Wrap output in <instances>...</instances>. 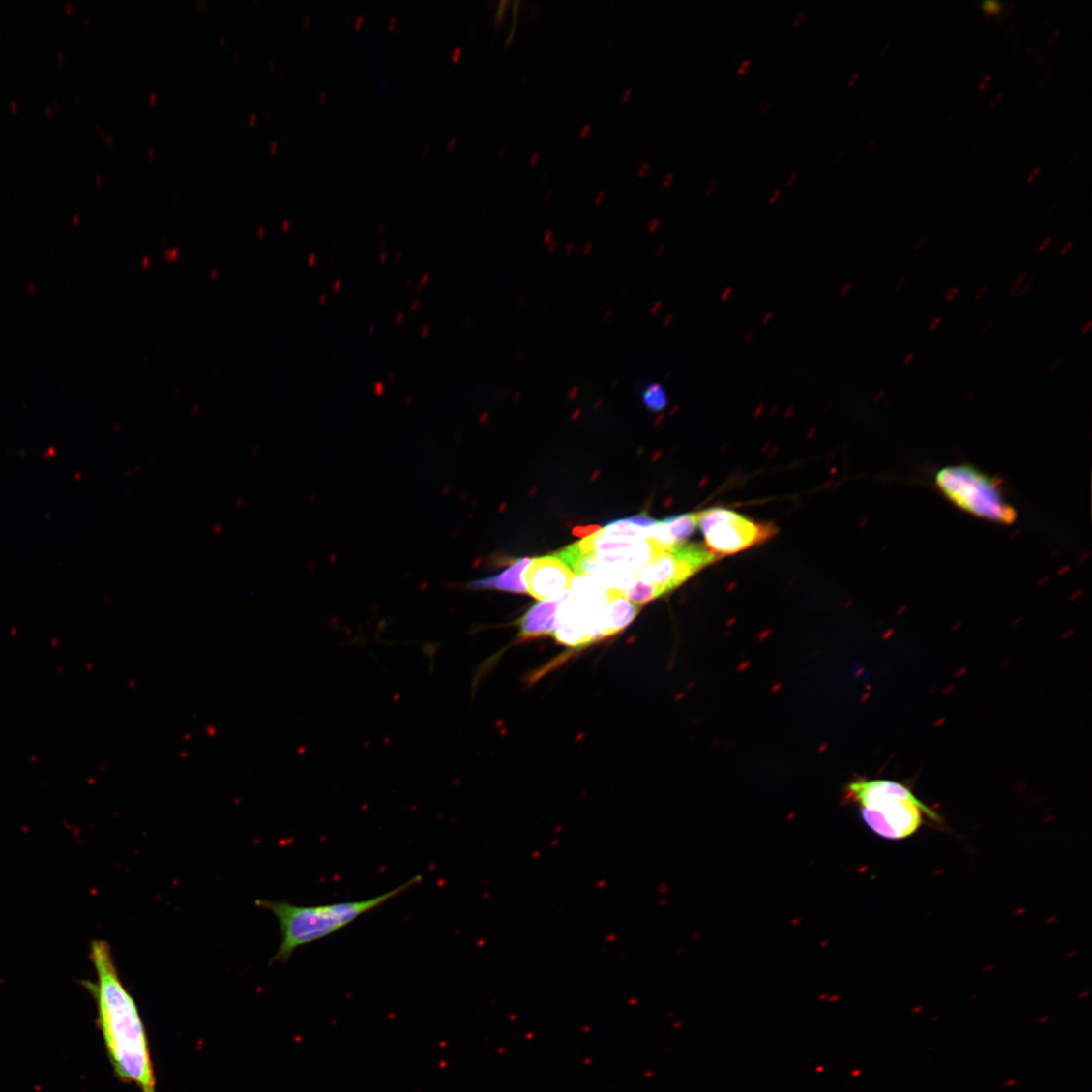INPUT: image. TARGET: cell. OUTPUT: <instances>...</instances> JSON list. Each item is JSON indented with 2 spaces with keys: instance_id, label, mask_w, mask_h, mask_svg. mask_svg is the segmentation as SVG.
<instances>
[{
  "instance_id": "6da1fadb",
  "label": "cell",
  "mask_w": 1092,
  "mask_h": 1092,
  "mask_svg": "<svg viewBox=\"0 0 1092 1092\" xmlns=\"http://www.w3.org/2000/svg\"><path fill=\"white\" fill-rule=\"evenodd\" d=\"M89 959L98 982L86 983V988L96 997L100 1028L116 1075L144 1092L155 1090L144 1024L136 1001L122 983L108 943L93 941Z\"/></svg>"
},
{
  "instance_id": "7a4b0ae2",
  "label": "cell",
  "mask_w": 1092,
  "mask_h": 1092,
  "mask_svg": "<svg viewBox=\"0 0 1092 1092\" xmlns=\"http://www.w3.org/2000/svg\"><path fill=\"white\" fill-rule=\"evenodd\" d=\"M421 881L422 877L416 876L389 893L360 901L302 906L284 901L257 900V906L270 910L280 923L281 942L272 963H286L298 948L330 937Z\"/></svg>"
},
{
  "instance_id": "3957f363",
  "label": "cell",
  "mask_w": 1092,
  "mask_h": 1092,
  "mask_svg": "<svg viewBox=\"0 0 1092 1092\" xmlns=\"http://www.w3.org/2000/svg\"><path fill=\"white\" fill-rule=\"evenodd\" d=\"M844 794L859 807L868 828L887 840L900 841L917 834L926 818L942 821L909 787L893 780L858 779Z\"/></svg>"
},
{
  "instance_id": "277c9868",
  "label": "cell",
  "mask_w": 1092,
  "mask_h": 1092,
  "mask_svg": "<svg viewBox=\"0 0 1092 1092\" xmlns=\"http://www.w3.org/2000/svg\"><path fill=\"white\" fill-rule=\"evenodd\" d=\"M939 492L966 514L1001 525H1012L1018 514L1002 482L970 464L944 467L934 477Z\"/></svg>"
},
{
  "instance_id": "5b68a950",
  "label": "cell",
  "mask_w": 1092,
  "mask_h": 1092,
  "mask_svg": "<svg viewBox=\"0 0 1092 1092\" xmlns=\"http://www.w3.org/2000/svg\"><path fill=\"white\" fill-rule=\"evenodd\" d=\"M697 518L706 547L721 557L763 544L777 533L772 524L756 523L723 508L699 512Z\"/></svg>"
},
{
  "instance_id": "8992f818",
  "label": "cell",
  "mask_w": 1092,
  "mask_h": 1092,
  "mask_svg": "<svg viewBox=\"0 0 1092 1092\" xmlns=\"http://www.w3.org/2000/svg\"><path fill=\"white\" fill-rule=\"evenodd\" d=\"M721 556L706 546L683 543L656 556L635 574L638 581L658 588L663 595L674 591Z\"/></svg>"
},
{
  "instance_id": "52a82bcc",
  "label": "cell",
  "mask_w": 1092,
  "mask_h": 1092,
  "mask_svg": "<svg viewBox=\"0 0 1092 1092\" xmlns=\"http://www.w3.org/2000/svg\"><path fill=\"white\" fill-rule=\"evenodd\" d=\"M578 546L585 552L593 553L602 566L626 573H635L666 550L653 540L612 537L601 529Z\"/></svg>"
},
{
  "instance_id": "ba28073f",
  "label": "cell",
  "mask_w": 1092,
  "mask_h": 1092,
  "mask_svg": "<svg viewBox=\"0 0 1092 1092\" xmlns=\"http://www.w3.org/2000/svg\"><path fill=\"white\" fill-rule=\"evenodd\" d=\"M574 574L556 556L531 560L523 573L527 593L541 601L563 596L571 588Z\"/></svg>"
},
{
  "instance_id": "9c48e42d",
  "label": "cell",
  "mask_w": 1092,
  "mask_h": 1092,
  "mask_svg": "<svg viewBox=\"0 0 1092 1092\" xmlns=\"http://www.w3.org/2000/svg\"><path fill=\"white\" fill-rule=\"evenodd\" d=\"M642 607L624 598L620 592L611 590V599L607 605L597 615L599 638L610 637L626 630Z\"/></svg>"
},
{
  "instance_id": "30bf717a",
  "label": "cell",
  "mask_w": 1092,
  "mask_h": 1092,
  "mask_svg": "<svg viewBox=\"0 0 1092 1092\" xmlns=\"http://www.w3.org/2000/svg\"><path fill=\"white\" fill-rule=\"evenodd\" d=\"M566 594L541 601L524 614L519 620L520 641L553 635L557 629V610Z\"/></svg>"
},
{
  "instance_id": "8fae6325",
  "label": "cell",
  "mask_w": 1092,
  "mask_h": 1092,
  "mask_svg": "<svg viewBox=\"0 0 1092 1092\" xmlns=\"http://www.w3.org/2000/svg\"><path fill=\"white\" fill-rule=\"evenodd\" d=\"M531 559L516 560L505 571L497 576L477 579L469 588L472 590H494L516 594H526L527 589L523 582V573L530 564Z\"/></svg>"
},
{
  "instance_id": "7c38bea8",
  "label": "cell",
  "mask_w": 1092,
  "mask_h": 1092,
  "mask_svg": "<svg viewBox=\"0 0 1092 1092\" xmlns=\"http://www.w3.org/2000/svg\"><path fill=\"white\" fill-rule=\"evenodd\" d=\"M672 546L686 543L698 527L697 514L682 515L661 521Z\"/></svg>"
},
{
  "instance_id": "4fadbf2b",
  "label": "cell",
  "mask_w": 1092,
  "mask_h": 1092,
  "mask_svg": "<svg viewBox=\"0 0 1092 1092\" xmlns=\"http://www.w3.org/2000/svg\"><path fill=\"white\" fill-rule=\"evenodd\" d=\"M621 594L624 598L633 602V604L641 606L664 596L658 588L642 583L638 581V579L630 589L623 591Z\"/></svg>"
},
{
  "instance_id": "5bb4252c",
  "label": "cell",
  "mask_w": 1092,
  "mask_h": 1092,
  "mask_svg": "<svg viewBox=\"0 0 1092 1092\" xmlns=\"http://www.w3.org/2000/svg\"><path fill=\"white\" fill-rule=\"evenodd\" d=\"M641 399L644 407L651 412H662L667 405V395L664 387L659 384H650L642 392Z\"/></svg>"
},
{
  "instance_id": "9a60e30c",
  "label": "cell",
  "mask_w": 1092,
  "mask_h": 1092,
  "mask_svg": "<svg viewBox=\"0 0 1092 1092\" xmlns=\"http://www.w3.org/2000/svg\"><path fill=\"white\" fill-rule=\"evenodd\" d=\"M626 520L640 528H650L658 523L657 520L646 515L634 516L626 518Z\"/></svg>"
},
{
  "instance_id": "2e32d148",
  "label": "cell",
  "mask_w": 1092,
  "mask_h": 1092,
  "mask_svg": "<svg viewBox=\"0 0 1092 1092\" xmlns=\"http://www.w3.org/2000/svg\"><path fill=\"white\" fill-rule=\"evenodd\" d=\"M1002 6H1004V5H1002V3H1000V2H993V0H987V2H984L982 4V10H983L984 14L986 15L987 18H989L991 16L998 15L1002 11Z\"/></svg>"
},
{
  "instance_id": "e0dca14e",
  "label": "cell",
  "mask_w": 1092,
  "mask_h": 1092,
  "mask_svg": "<svg viewBox=\"0 0 1092 1092\" xmlns=\"http://www.w3.org/2000/svg\"><path fill=\"white\" fill-rule=\"evenodd\" d=\"M1029 278H1030V272L1029 271H1022L1020 274H1018V276L1015 279V280L1013 281V283L1011 285V295L1016 297L1018 292V289L1022 286V284L1024 282H1026L1029 280Z\"/></svg>"
},
{
  "instance_id": "ac0fdd59",
  "label": "cell",
  "mask_w": 1092,
  "mask_h": 1092,
  "mask_svg": "<svg viewBox=\"0 0 1092 1092\" xmlns=\"http://www.w3.org/2000/svg\"><path fill=\"white\" fill-rule=\"evenodd\" d=\"M599 530H600V528L598 526L576 527V528L574 529V534L576 537L587 539V538L593 536V534L596 533Z\"/></svg>"
},
{
  "instance_id": "d6986e66",
  "label": "cell",
  "mask_w": 1092,
  "mask_h": 1092,
  "mask_svg": "<svg viewBox=\"0 0 1092 1092\" xmlns=\"http://www.w3.org/2000/svg\"><path fill=\"white\" fill-rule=\"evenodd\" d=\"M1035 284H1036V280H1035L1034 278H1032V279H1029V280H1027L1026 282H1024V283L1022 284V286H1021V287H1020V288L1018 289V294H1017V297H1018V298H1022V297H1024V296L1028 295V294H1029V293H1030V292L1032 291V289L1034 288Z\"/></svg>"
},
{
  "instance_id": "ffe728a7",
  "label": "cell",
  "mask_w": 1092,
  "mask_h": 1092,
  "mask_svg": "<svg viewBox=\"0 0 1092 1092\" xmlns=\"http://www.w3.org/2000/svg\"><path fill=\"white\" fill-rule=\"evenodd\" d=\"M959 293H960V287L959 286H951L947 289V291L944 295V300L947 303H952L956 299V297L958 295H959Z\"/></svg>"
},
{
  "instance_id": "44dd1931",
  "label": "cell",
  "mask_w": 1092,
  "mask_h": 1092,
  "mask_svg": "<svg viewBox=\"0 0 1092 1092\" xmlns=\"http://www.w3.org/2000/svg\"><path fill=\"white\" fill-rule=\"evenodd\" d=\"M1053 241L1052 236L1044 238L1038 245V252L1042 253L1048 249Z\"/></svg>"
},
{
  "instance_id": "7402d4cb",
  "label": "cell",
  "mask_w": 1092,
  "mask_h": 1092,
  "mask_svg": "<svg viewBox=\"0 0 1092 1092\" xmlns=\"http://www.w3.org/2000/svg\"><path fill=\"white\" fill-rule=\"evenodd\" d=\"M992 80V74L986 75L978 84V91L985 92Z\"/></svg>"
},
{
  "instance_id": "603a6c76",
  "label": "cell",
  "mask_w": 1092,
  "mask_h": 1092,
  "mask_svg": "<svg viewBox=\"0 0 1092 1092\" xmlns=\"http://www.w3.org/2000/svg\"><path fill=\"white\" fill-rule=\"evenodd\" d=\"M942 322H943V317H942V316H937V317H934V318H933V319H931V320H930V322L929 323V330H930V332H934L935 330H937V329H938V328H939V327L941 326Z\"/></svg>"
},
{
  "instance_id": "cb8c5ba5",
  "label": "cell",
  "mask_w": 1092,
  "mask_h": 1092,
  "mask_svg": "<svg viewBox=\"0 0 1092 1092\" xmlns=\"http://www.w3.org/2000/svg\"><path fill=\"white\" fill-rule=\"evenodd\" d=\"M1074 245H1075V242H1074V241H1068V242H1066V243H1065V244L1063 245V247L1061 248V250H1060V251H1059V254H1060L1061 256H1066V255H1067V254H1068L1069 252H1071V251H1072V250H1073V248H1074Z\"/></svg>"
},
{
  "instance_id": "d4e9b609",
  "label": "cell",
  "mask_w": 1092,
  "mask_h": 1092,
  "mask_svg": "<svg viewBox=\"0 0 1092 1092\" xmlns=\"http://www.w3.org/2000/svg\"><path fill=\"white\" fill-rule=\"evenodd\" d=\"M988 292H989V286L988 285H983L982 287L978 288L977 292L975 294V297H974L975 300L979 301V300L984 299L987 296Z\"/></svg>"
},
{
  "instance_id": "484cf974",
  "label": "cell",
  "mask_w": 1092,
  "mask_h": 1092,
  "mask_svg": "<svg viewBox=\"0 0 1092 1092\" xmlns=\"http://www.w3.org/2000/svg\"><path fill=\"white\" fill-rule=\"evenodd\" d=\"M674 178H675V175L673 173H671V172L666 173L664 175V181H663L664 186V187L670 186L674 182Z\"/></svg>"
},
{
  "instance_id": "4316f807",
  "label": "cell",
  "mask_w": 1092,
  "mask_h": 1092,
  "mask_svg": "<svg viewBox=\"0 0 1092 1092\" xmlns=\"http://www.w3.org/2000/svg\"><path fill=\"white\" fill-rule=\"evenodd\" d=\"M750 64H751V60H750V59H746V60H745V61H744V62H743L742 64H741V66L739 67V69H738V72H737V73H738V74H740V75H742V74H745L747 73L748 69H749V66H750Z\"/></svg>"
},
{
  "instance_id": "83f0119b",
  "label": "cell",
  "mask_w": 1092,
  "mask_h": 1092,
  "mask_svg": "<svg viewBox=\"0 0 1092 1092\" xmlns=\"http://www.w3.org/2000/svg\"><path fill=\"white\" fill-rule=\"evenodd\" d=\"M1004 97H1005L1004 93H999V94H998V95H997V96H996V97H995V98H994V99L992 100V102H991V103H990V107H991V108H995V107H997V106H998V104H999V103H1000L1002 102V100H1004Z\"/></svg>"
},
{
  "instance_id": "f1b7e54d",
  "label": "cell",
  "mask_w": 1092,
  "mask_h": 1092,
  "mask_svg": "<svg viewBox=\"0 0 1092 1092\" xmlns=\"http://www.w3.org/2000/svg\"><path fill=\"white\" fill-rule=\"evenodd\" d=\"M927 239H928L927 235H923V236H922V237L920 238V240H919V241H918V242L916 243V245H915V250H916L917 251H919L923 250V248L925 247V244H926V242H927Z\"/></svg>"
},
{
  "instance_id": "f546056e",
  "label": "cell",
  "mask_w": 1092,
  "mask_h": 1092,
  "mask_svg": "<svg viewBox=\"0 0 1092 1092\" xmlns=\"http://www.w3.org/2000/svg\"><path fill=\"white\" fill-rule=\"evenodd\" d=\"M1061 365H1062L1061 359L1055 360L1048 368L1049 372H1051V373L1055 372L1061 367Z\"/></svg>"
},
{
  "instance_id": "4dcf8cb0",
  "label": "cell",
  "mask_w": 1092,
  "mask_h": 1092,
  "mask_svg": "<svg viewBox=\"0 0 1092 1092\" xmlns=\"http://www.w3.org/2000/svg\"><path fill=\"white\" fill-rule=\"evenodd\" d=\"M1040 172H1041V168H1040V167H1037V168H1036V169H1035V170L1033 171V173H1032L1031 175H1029V176H1028V178H1027V183H1028V184H1031V183H1033V182H1034V181L1036 180V177H1037V176L1039 175V173H1040Z\"/></svg>"
},
{
  "instance_id": "1f68e13d",
  "label": "cell",
  "mask_w": 1092,
  "mask_h": 1092,
  "mask_svg": "<svg viewBox=\"0 0 1092 1092\" xmlns=\"http://www.w3.org/2000/svg\"><path fill=\"white\" fill-rule=\"evenodd\" d=\"M506 4H507V2H502V3H500V8H499V10H498V13H497V15H496V20H497V21H500V20H501V18L503 17V15H504V12H505V10H506V9L504 8V6H505Z\"/></svg>"
},
{
  "instance_id": "d6a6232c",
  "label": "cell",
  "mask_w": 1092,
  "mask_h": 1092,
  "mask_svg": "<svg viewBox=\"0 0 1092 1092\" xmlns=\"http://www.w3.org/2000/svg\"><path fill=\"white\" fill-rule=\"evenodd\" d=\"M649 168H650V165L648 163H642L638 168V175L639 176L645 175L646 173H648Z\"/></svg>"
},
{
  "instance_id": "836d02e7",
  "label": "cell",
  "mask_w": 1092,
  "mask_h": 1092,
  "mask_svg": "<svg viewBox=\"0 0 1092 1092\" xmlns=\"http://www.w3.org/2000/svg\"><path fill=\"white\" fill-rule=\"evenodd\" d=\"M590 131L591 125L588 124L581 130V132H579V135H581L582 138H586L589 135Z\"/></svg>"
},
{
  "instance_id": "e575fe53",
  "label": "cell",
  "mask_w": 1092,
  "mask_h": 1092,
  "mask_svg": "<svg viewBox=\"0 0 1092 1092\" xmlns=\"http://www.w3.org/2000/svg\"><path fill=\"white\" fill-rule=\"evenodd\" d=\"M993 326H994V323H993L992 321H989V322L986 323V324L984 325V327L982 328V333L984 334V336H987V334H988V333L989 332V330H990V329H991V328H992Z\"/></svg>"
},
{
  "instance_id": "d590c367",
  "label": "cell",
  "mask_w": 1092,
  "mask_h": 1092,
  "mask_svg": "<svg viewBox=\"0 0 1092 1092\" xmlns=\"http://www.w3.org/2000/svg\"><path fill=\"white\" fill-rule=\"evenodd\" d=\"M632 95H633V89H632V88H629V89H627V91H626V92H624V93L622 94V96H621V100H622L623 102H627V101H628V100H629V99L631 98V96H632Z\"/></svg>"
},
{
  "instance_id": "8d00e7d4",
  "label": "cell",
  "mask_w": 1092,
  "mask_h": 1092,
  "mask_svg": "<svg viewBox=\"0 0 1092 1092\" xmlns=\"http://www.w3.org/2000/svg\"><path fill=\"white\" fill-rule=\"evenodd\" d=\"M915 353H908L903 360V364L905 366H908L913 360H915Z\"/></svg>"
},
{
  "instance_id": "74e56055",
  "label": "cell",
  "mask_w": 1092,
  "mask_h": 1092,
  "mask_svg": "<svg viewBox=\"0 0 1092 1092\" xmlns=\"http://www.w3.org/2000/svg\"><path fill=\"white\" fill-rule=\"evenodd\" d=\"M805 15H806V13H805V12H800V13L798 14L797 17H796V18L794 19V21H793V26H798V25H799V22H800V21H801L802 19H804V17H805Z\"/></svg>"
},
{
  "instance_id": "f35d334b",
  "label": "cell",
  "mask_w": 1092,
  "mask_h": 1092,
  "mask_svg": "<svg viewBox=\"0 0 1092 1092\" xmlns=\"http://www.w3.org/2000/svg\"><path fill=\"white\" fill-rule=\"evenodd\" d=\"M1060 35H1061V30H1056V31H1055V32L1053 33V35L1051 36V38L1049 39V42H1048V43H1049L1050 44H1054V43H1055V42L1057 41V39H1058V38L1060 37Z\"/></svg>"
},
{
  "instance_id": "ab89813d",
  "label": "cell",
  "mask_w": 1092,
  "mask_h": 1092,
  "mask_svg": "<svg viewBox=\"0 0 1092 1092\" xmlns=\"http://www.w3.org/2000/svg\"><path fill=\"white\" fill-rule=\"evenodd\" d=\"M798 178V171H794L788 178L787 185L791 186Z\"/></svg>"
},
{
  "instance_id": "60d3db41",
  "label": "cell",
  "mask_w": 1092,
  "mask_h": 1092,
  "mask_svg": "<svg viewBox=\"0 0 1092 1092\" xmlns=\"http://www.w3.org/2000/svg\"><path fill=\"white\" fill-rule=\"evenodd\" d=\"M1091 327H1092V322L1088 321L1086 323V325H1084L1082 327V330H1081L1082 336H1086V334H1088L1090 332Z\"/></svg>"
},
{
  "instance_id": "b9f144b4",
  "label": "cell",
  "mask_w": 1092,
  "mask_h": 1092,
  "mask_svg": "<svg viewBox=\"0 0 1092 1092\" xmlns=\"http://www.w3.org/2000/svg\"><path fill=\"white\" fill-rule=\"evenodd\" d=\"M906 281H907V279H906V278H902V279H901V280H900V282L898 283V285H897V287H896V291H897V292L900 291V289H901V288H902V287H903V286H904V285L906 284Z\"/></svg>"
},
{
  "instance_id": "7bdbcfd3",
  "label": "cell",
  "mask_w": 1092,
  "mask_h": 1092,
  "mask_svg": "<svg viewBox=\"0 0 1092 1092\" xmlns=\"http://www.w3.org/2000/svg\"><path fill=\"white\" fill-rule=\"evenodd\" d=\"M539 159H540V154H539V153H534V154H533V155L531 156V159H530V164H531V165H533V164H536V163L538 162Z\"/></svg>"
},
{
  "instance_id": "ee69618b",
  "label": "cell",
  "mask_w": 1092,
  "mask_h": 1092,
  "mask_svg": "<svg viewBox=\"0 0 1092 1092\" xmlns=\"http://www.w3.org/2000/svg\"><path fill=\"white\" fill-rule=\"evenodd\" d=\"M716 188H717V183L716 182H710L709 185H708V188L706 190V192L710 193L711 192L715 191Z\"/></svg>"
},
{
  "instance_id": "f6af8a7d",
  "label": "cell",
  "mask_w": 1092,
  "mask_h": 1092,
  "mask_svg": "<svg viewBox=\"0 0 1092 1092\" xmlns=\"http://www.w3.org/2000/svg\"><path fill=\"white\" fill-rule=\"evenodd\" d=\"M891 44H893V43H891V42L886 43V44H885V46H884V48L881 52V56H884L886 54L888 49L891 47Z\"/></svg>"
},
{
  "instance_id": "bcb514c9",
  "label": "cell",
  "mask_w": 1092,
  "mask_h": 1092,
  "mask_svg": "<svg viewBox=\"0 0 1092 1092\" xmlns=\"http://www.w3.org/2000/svg\"><path fill=\"white\" fill-rule=\"evenodd\" d=\"M859 76H860V73L859 72L855 73L854 76L849 81V86H852L856 82V80L859 78Z\"/></svg>"
},
{
  "instance_id": "7dc6e473",
  "label": "cell",
  "mask_w": 1092,
  "mask_h": 1092,
  "mask_svg": "<svg viewBox=\"0 0 1092 1092\" xmlns=\"http://www.w3.org/2000/svg\"><path fill=\"white\" fill-rule=\"evenodd\" d=\"M460 53H461V50H460V48H457V49H456V50H455V51L453 52V59H454V60H457V59L458 58V55H459Z\"/></svg>"
},
{
  "instance_id": "c3c4849f",
  "label": "cell",
  "mask_w": 1092,
  "mask_h": 1092,
  "mask_svg": "<svg viewBox=\"0 0 1092 1092\" xmlns=\"http://www.w3.org/2000/svg\"><path fill=\"white\" fill-rule=\"evenodd\" d=\"M876 144H877L876 140H871V142L868 144V149L874 148Z\"/></svg>"
},
{
  "instance_id": "681fc988",
  "label": "cell",
  "mask_w": 1092,
  "mask_h": 1092,
  "mask_svg": "<svg viewBox=\"0 0 1092 1092\" xmlns=\"http://www.w3.org/2000/svg\"><path fill=\"white\" fill-rule=\"evenodd\" d=\"M779 194H780V190H777V191H776V192H774L773 196L771 197V202H774V200H775L776 198H778Z\"/></svg>"
},
{
  "instance_id": "f907efd6",
  "label": "cell",
  "mask_w": 1092,
  "mask_h": 1092,
  "mask_svg": "<svg viewBox=\"0 0 1092 1092\" xmlns=\"http://www.w3.org/2000/svg\"><path fill=\"white\" fill-rule=\"evenodd\" d=\"M769 106H770V102L765 103L764 106L761 108V113H764L766 108H768Z\"/></svg>"
},
{
  "instance_id": "816d5d0a",
  "label": "cell",
  "mask_w": 1092,
  "mask_h": 1092,
  "mask_svg": "<svg viewBox=\"0 0 1092 1092\" xmlns=\"http://www.w3.org/2000/svg\"><path fill=\"white\" fill-rule=\"evenodd\" d=\"M1016 1083H1017V1081H1016V1080H1010V1081H1008V1082L1006 1083V1086H1007V1087H1011V1086H1014V1085H1015Z\"/></svg>"
},
{
  "instance_id": "f5cc1de1",
  "label": "cell",
  "mask_w": 1092,
  "mask_h": 1092,
  "mask_svg": "<svg viewBox=\"0 0 1092 1092\" xmlns=\"http://www.w3.org/2000/svg\"><path fill=\"white\" fill-rule=\"evenodd\" d=\"M362 20H363V16H359L358 19H356V21H355L356 26L359 27Z\"/></svg>"
},
{
  "instance_id": "db71d44e",
  "label": "cell",
  "mask_w": 1092,
  "mask_h": 1092,
  "mask_svg": "<svg viewBox=\"0 0 1092 1092\" xmlns=\"http://www.w3.org/2000/svg\"><path fill=\"white\" fill-rule=\"evenodd\" d=\"M1078 156H1079V153H1076V154H1075V156H1074V159H1072L1071 161H1069V162L1073 163V162H1075L1076 160H1077V159H1078Z\"/></svg>"
},
{
  "instance_id": "11a10c76",
  "label": "cell",
  "mask_w": 1092,
  "mask_h": 1092,
  "mask_svg": "<svg viewBox=\"0 0 1092 1092\" xmlns=\"http://www.w3.org/2000/svg\"><path fill=\"white\" fill-rule=\"evenodd\" d=\"M326 96H327L326 92H322L321 95H320V100L321 101L325 100Z\"/></svg>"
},
{
  "instance_id": "9f6ffc18",
  "label": "cell",
  "mask_w": 1092,
  "mask_h": 1092,
  "mask_svg": "<svg viewBox=\"0 0 1092 1092\" xmlns=\"http://www.w3.org/2000/svg\"><path fill=\"white\" fill-rule=\"evenodd\" d=\"M456 142H457V140H456V139H452V141L450 142V146H449V147H450V148H453V147H454V146L456 145Z\"/></svg>"
},
{
  "instance_id": "6f0895ef",
  "label": "cell",
  "mask_w": 1092,
  "mask_h": 1092,
  "mask_svg": "<svg viewBox=\"0 0 1092 1092\" xmlns=\"http://www.w3.org/2000/svg\"><path fill=\"white\" fill-rule=\"evenodd\" d=\"M395 21H396V18H395V17H393V18L391 19V22H390V27H391V28H392V27L394 26V24H395Z\"/></svg>"
},
{
  "instance_id": "680465c9",
  "label": "cell",
  "mask_w": 1092,
  "mask_h": 1092,
  "mask_svg": "<svg viewBox=\"0 0 1092 1092\" xmlns=\"http://www.w3.org/2000/svg\"><path fill=\"white\" fill-rule=\"evenodd\" d=\"M506 149H507V147H506V146H503V149H501V152H500V154H501V155H503V154L505 153V150H506Z\"/></svg>"
},
{
  "instance_id": "91938a15",
  "label": "cell",
  "mask_w": 1092,
  "mask_h": 1092,
  "mask_svg": "<svg viewBox=\"0 0 1092 1092\" xmlns=\"http://www.w3.org/2000/svg\"><path fill=\"white\" fill-rule=\"evenodd\" d=\"M1046 1019H1047V1018H1042V1020H1039V1022H1043V1021H1046Z\"/></svg>"
},
{
  "instance_id": "94428289",
  "label": "cell",
  "mask_w": 1092,
  "mask_h": 1092,
  "mask_svg": "<svg viewBox=\"0 0 1092 1092\" xmlns=\"http://www.w3.org/2000/svg\"><path fill=\"white\" fill-rule=\"evenodd\" d=\"M149 1092H155V1090H151V1091H149Z\"/></svg>"
}]
</instances>
